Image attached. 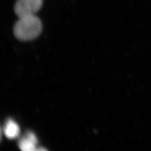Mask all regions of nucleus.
<instances>
[{
    "label": "nucleus",
    "instance_id": "1",
    "mask_svg": "<svg viewBox=\"0 0 151 151\" xmlns=\"http://www.w3.org/2000/svg\"><path fill=\"white\" fill-rule=\"evenodd\" d=\"M43 29L40 19L35 15L19 17L14 27V33L17 39L29 41L40 35Z\"/></svg>",
    "mask_w": 151,
    "mask_h": 151
},
{
    "label": "nucleus",
    "instance_id": "2",
    "mask_svg": "<svg viewBox=\"0 0 151 151\" xmlns=\"http://www.w3.org/2000/svg\"><path fill=\"white\" fill-rule=\"evenodd\" d=\"M43 4V0H17L14 6V11L19 18L35 15Z\"/></svg>",
    "mask_w": 151,
    "mask_h": 151
},
{
    "label": "nucleus",
    "instance_id": "3",
    "mask_svg": "<svg viewBox=\"0 0 151 151\" xmlns=\"http://www.w3.org/2000/svg\"><path fill=\"white\" fill-rule=\"evenodd\" d=\"M37 138L35 135L32 132L27 133L26 136L22 138L19 143L20 150L22 151H36Z\"/></svg>",
    "mask_w": 151,
    "mask_h": 151
},
{
    "label": "nucleus",
    "instance_id": "4",
    "mask_svg": "<svg viewBox=\"0 0 151 151\" xmlns=\"http://www.w3.org/2000/svg\"><path fill=\"white\" fill-rule=\"evenodd\" d=\"M4 133L7 138L10 139H15L20 134L19 127L14 120L10 119L6 123Z\"/></svg>",
    "mask_w": 151,
    "mask_h": 151
}]
</instances>
